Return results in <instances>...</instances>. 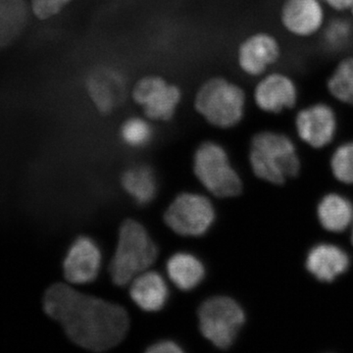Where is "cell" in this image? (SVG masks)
Returning a JSON list of instances; mask_svg holds the SVG:
<instances>
[{"mask_svg":"<svg viewBox=\"0 0 353 353\" xmlns=\"http://www.w3.org/2000/svg\"><path fill=\"white\" fill-rule=\"evenodd\" d=\"M318 219L327 231L340 233L345 231L352 222V203L340 194H331L324 196L318 205Z\"/></svg>","mask_w":353,"mask_h":353,"instance_id":"d6986e66","label":"cell"},{"mask_svg":"<svg viewBox=\"0 0 353 353\" xmlns=\"http://www.w3.org/2000/svg\"><path fill=\"white\" fill-rule=\"evenodd\" d=\"M148 353H182L183 348L173 341H161L148 347Z\"/></svg>","mask_w":353,"mask_h":353,"instance_id":"484cf974","label":"cell"},{"mask_svg":"<svg viewBox=\"0 0 353 353\" xmlns=\"http://www.w3.org/2000/svg\"><path fill=\"white\" fill-rule=\"evenodd\" d=\"M248 97L239 83L226 77L214 76L197 88L194 99L196 112L211 126L232 129L245 119Z\"/></svg>","mask_w":353,"mask_h":353,"instance_id":"7a4b0ae2","label":"cell"},{"mask_svg":"<svg viewBox=\"0 0 353 353\" xmlns=\"http://www.w3.org/2000/svg\"><path fill=\"white\" fill-rule=\"evenodd\" d=\"M326 88L336 101L353 108V55L336 64L327 79Z\"/></svg>","mask_w":353,"mask_h":353,"instance_id":"44dd1931","label":"cell"},{"mask_svg":"<svg viewBox=\"0 0 353 353\" xmlns=\"http://www.w3.org/2000/svg\"><path fill=\"white\" fill-rule=\"evenodd\" d=\"M130 296L139 308L146 312H157L167 303L168 285L159 273L146 270L130 283Z\"/></svg>","mask_w":353,"mask_h":353,"instance_id":"2e32d148","label":"cell"},{"mask_svg":"<svg viewBox=\"0 0 353 353\" xmlns=\"http://www.w3.org/2000/svg\"><path fill=\"white\" fill-rule=\"evenodd\" d=\"M350 13H352V18H353V7H352V10H350Z\"/></svg>","mask_w":353,"mask_h":353,"instance_id":"83f0119b","label":"cell"},{"mask_svg":"<svg viewBox=\"0 0 353 353\" xmlns=\"http://www.w3.org/2000/svg\"><path fill=\"white\" fill-rule=\"evenodd\" d=\"M253 102L260 111L278 115L296 108L299 90L292 77L283 72H272L260 77L253 90Z\"/></svg>","mask_w":353,"mask_h":353,"instance_id":"8fae6325","label":"cell"},{"mask_svg":"<svg viewBox=\"0 0 353 353\" xmlns=\"http://www.w3.org/2000/svg\"><path fill=\"white\" fill-rule=\"evenodd\" d=\"M347 253L339 246L322 243L314 246L306 257V269L318 281L332 283L350 267Z\"/></svg>","mask_w":353,"mask_h":353,"instance_id":"9a60e30c","label":"cell"},{"mask_svg":"<svg viewBox=\"0 0 353 353\" xmlns=\"http://www.w3.org/2000/svg\"><path fill=\"white\" fill-rule=\"evenodd\" d=\"M294 128L304 143L315 150H321L329 145L336 137L338 114L331 104L315 102L297 111Z\"/></svg>","mask_w":353,"mask_h":353,"instance_id":"9c48e42d","label":"cell"},{"mask_svg":"<svg viewBox=\"0 0 353 353\" xmlns=\"http://www.w3.org/2000/svg\"><path fill=\"white\" fill-rule=\"evenodd\" d=\"M130 95L143 115L152 122H170L183 101L182 88L157 74L139 78Z\"/></svg>","mask_w":353,"mask_h":353,"instance_id":"52a82bcc","label":"cell"},{"mask_svg":"<svg viewBox=\"0 0 353 353\" xmlns=\"http://www.w3.org/2000/svg\"><path fill=\"white\" fill-rule=\"evenodd\" d=\"M46 314L63 327L70 340L92 352H105L124 340L130 327L127 311L79 292L70 284H55L43 297Z\"/></svg>","mask_w":353,"mask_h":353,"instance_id":"6da1fadb","label":"cell"},{"mask_svg":"<svg viewBox=\"0 0 353 353\" xmlns=\"http://www.w3.org/2000/svg\"><path fill=\"white\" fill-rule=\"evenodd\" d=\"M85 90L94 108L101 115H110L118 110L128 94L124 75L109 66L97 67L88 74Z\"/></svg>","mask_w":353,"mask_h":353,"instance_id":"7c38bea8","label":"cell"},{"mask_svg":"<svg viewBox=\"0 0 353 353\" xmlns=\"http://www.w3.org/2000/svg\"><path fill=\"white\" fill-rule=\"evenodd\" d=\"M194 172L213 196L234 197L243 190L240 176L232 166L226 150L215 141H203L196 148Z\"/></svg>","mask_w":353,"mask_h":353,"instance_id":"5b68a950","label":"cell"},{"mask_svg":"<svg viewBox=\"0 0 353 353\" xmlns=\"http://www.w3.org/2000/svg\"><path fill=\"white\" fill-rule=\"evenodd\" d=\"M280 21L292 36L311 38L324 29V4L321 0H285L281 7Z\"/></svg>","mask_w":353,"mask_h":353,"instance_id":"4fadbf2b","label":"cell"},{"mask_svg":"<svg viewBox=\"0 0 353 353\" xmlns=\"http://www.w3.org/2000/svg\"><path fill=\"white\" fill-rule=\"evenodd\" d=\"M352 25L343 18L332 20L324 29L323 39L332 50H340L347 46L352 37Z\"/></svg>","mask_w":353,"mask_h":353,"instance_id":"cb8c5ba5","label":"cell"},{"mask_svg":"<svg viewBox=\"0 0 353 353\" xmlns=\"http://www.w3.org/2000/svg\"><path fill=\"white\" fill-rule=\"evenodd\" d=\"M121 185L125 192L139 204H148L157 192V182L152 168L138 165L127 169L121 176Z\"/></svg>","mask_w":353,"mask_h":353,"instance_id":"ffe728a7","label":"cell"},{"mask_svg":"<svg viewBox=\"0 0 353 353\" xmlns=\"http://www.w3.org/2000/svg\"><path fill=\"white\" fill-rule=\"evenodd\" d=\"M158 256V248L145 227L136 220L124 221L120 227L117 248L109 265L112 282L130 285L139 274L150 270Z\"/></svg>","mask_w":353,"mask_h":353,"instance_id":"277c9868","label":"cell"},{"mask_svg":"<svg viewBox=\"0 0 353 353\" xmlns=\"http://www.w3.org/2000/svg\"><path fill=\"white\" fill-rule=\"evenodd\" d=\"M166 270L171 282L183 292L196 289L205 277V268L201 260L188 252H178L171 256Z\"/></svg>","mask_w":353,"mask_h":353,"instance_id":"e0dca14e","label":"cell"},{"mask_svg":"<svg viewBox=\"0 0 353 353\" xmlns=\"http://www.w3.org/2000/svg\"><path fill=\"white\" fill-rule=\"evenodd\" d=\"M250 161L255 175L274 185H283L301 170L296 145L284 132L255 134L250 141Z\"/></svg>","mask_w":353,"mask_h":353,"instance_id":"3957f363","label":"cell"},{"mask_svg":"<svg viewBox=\"0 0 353 353\" xmlns=\"http://www.w3.org/2000/svg\"><path fill=\"white\" fill-rule=\"evenodd\" d=\"M154 130L152 121L143 116H132L122 123L120 137L123 143L129 148H145L152 141Z\"/></svg>","mask_w":353,"mask_h":353,"instance_id":"7402d4cb","label":"cell"},{"mask_svg":"<svg viewBox=\"0 0 353 353\" xmlns=\"http://www.w3.org/2000/svg\"><path fill=\"white\" fill-rule=\"evenodd\" d=\"M215 220L213 204L201 194H180L174 199L164 214V221L172 231L183 236H203Z\"/></svg>","mask_w":353,"mask_h":353,"instance_id":"ba28073f","label":"cell"},{"mask_svg":"<svg viewBox=\"0 0 353 353\" xmlns=\"http://www.w3.org/2000/svg\"><path fill=\"white\" fill-rule=\"evenodd\" d=\"M101 252L92 239L83 236L70 246L63 262L64 277L70 285L94 282L101 268Z\"/></svg>","mask_w":353,"mask_h":353,"instance_id":"5bb4252c","label":"cell"},{"mask_svg":"<svg viewBox=\"0 0 353 353\" xmlns=\"http://www.w3.org/2000/svg\"><path fill=\"white\" fill-rule=\"evenodd\" d=\"M73 0H31L32 13L41 20H48L62 12Z\"/></svg>","mask_w":353,"mask_h":353,"instance_id":"d4e9b609","label":"cell"},{"mask_svg":"<svg viewBox=\"0 0 353 353\" xmlns=\"http://www.w3.org/2000/svg\"><path fill=\"white\" fill-rule=\"evenodd\" d=\"M352 245H353V231H352Z\"/></svg>","mask_w":353,"mask_h":353,"instance_id":"f1b7e54d","label":"cell"},{"mask_svg":"<svg viewBox=\"0 0 353 353\" xmlns=\"http://www.w3.org/2000/svg\"><path fill=\"white\" fill-rule=\"evenodd\" d=\"M28 8L26 0H0V48L12 43L24 31Z\"/></svg>","mask_w":353,"mask_h":353,"instance_id":"ac0fdd59","label":"cell"},{"mask_svg":"<svg viewBox=\"0 0 353 353\" xmlns=\"http://www.w3.org/2000/svg\"><path fill=\"white\" fill-rule=\"evenodd\" d=\"M324 6L330 7L336 12L350 11L353 7V0H321Z\"/></svg>","mask_w":353,"mask_h":353,"instance_id":"4316f807","label":"cell"},{"mask_svg":"<svg viewBox=\"0 0 353 353\" xmlns=\"http://www.w3.org/2000/svg\"><path fill=\"white\" fill-rule=\"evenodd\" d=\"M282 57V46L277 37L268 32L250 34L239 44L236 63L245 75L260 78L277 64Z\"/></svg>","mask_w":353,"mask_h":353,"instance_id":"30bf717a","label":"cell"},{"mask_svg":"<svg viewBox=\"0 0 353 353\" xmlns=\"http://www.w3.org/2000/svg\"><path fill=\"white\" fill-rule=\"evenodd\" d=\"M199 329L204 338L220 350L233 345L245 322L240 304L228 296H213L201 303L197 311Z\"/></svg>","mask_w":353,"mask_h":353,"instance_id":"8992f818","label":"cell"},{"mask_svg":"<svg viewBox=\"0 0 353 353\" xmlns=\"http://www.w3.org/2000/svg\"><path fill=\"white\" fill-rule=\"evenodd\" d=\"M331 169L341 183L353 185V141L343 143L334 150L331 158Z\"/></svg>","mask_w":353,"mask_h":353,"instance_id":"603a6c76","label":"cell"}]
</instances>
